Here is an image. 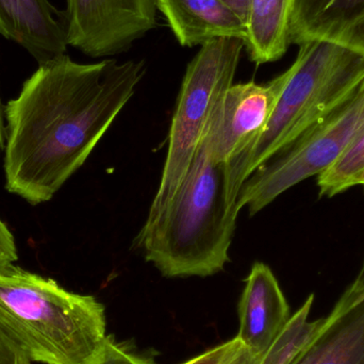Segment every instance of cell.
<instances>
[{
  "label": "cell",
  "mask_w": 364,
  "mask_h": 364,
  "mask_svg": "<svg viewBox=\"0 0 364 364\" xmlns=\"http://www.w3.org/2000/svg\"><path fill=\"white\" fill-rule=\"evenodd\" d=\"M146 73L144 61L83 64L63 55L38 65L4 107L6 190L51 200L85 164Z\"/></svg>",
  "instance_id": "1"
},
{
  "label": "cell",
  "mask_w": 364,
  "mask_h": 364,
  "mask_svg": "<svg viewBox=\"0 0 364 364\" xmlns=\"http://www.w3.org/2000/svg\"><path fill=\"white\" fill-rule=\"evenodd\" d=\"M239 212L227 196L226 164L200 143L176 194L146 218L136 244L164 277H209L229 262Z\"/></svg>",
  "instance_id": "2"
},
{
  "label": "cell",
  "mask_w": 364,
  "mask_h": 364,
  "mask_svg": "<svg viewBox=\"0 0 364 364\" xmlns=\"http://www.w3.org/2000/svg\"><path fill=\"white\" fill-rule=\"evenodd\" d=\"M299 46L267 127L226 164L231 203H237L242 184L254 171L335 112L364 81L363 47L326 38H308Z\"/></svg>",
  "instance_id": "3"
},
{
  "label": "cell",
  "mask_w": 364,
  "mask_h": 364,
  "mask_svg": "<svg viewBox=\"0 0 364 364\" xmlns=\"http://www.w3.org/2000/svg\"><path fill=\"white\" fill-rule=\"evenodd\" d=\"M0 328L43 364H87L108 337L106 310L95 297L14 263L0 271Z\"/></svg>",
  "instance_id": "4"
},
{
  "label": "cell",
  "mask_w": 364,
  "mask_h": 364,
  "mask_svg": "<svg viewBox=\"0 0 364 364\" xmlns=\"http://www.w3.org/2000/svg\"><path fill=\"white\" fill-rule=\"evenodd\" d=\"M245 43L220 38L201 45L182 80L161 181L147 218L159 213L183 181L216 107L233 85Z\"/></svg>",
  "instance_id": "5"
},
{
  "label": "cell",
  "mask_w": 364,
  "mask_h": 364,
  "mask_svg": "<svg viewBox=\"0 0 364 364\" xmlns=\"http://www.w3.org/2000/svg\"><path fill=\"white\" fill-rule=\"evenodd\" d=\"M364 130V81L335 112L259 166L244 181L237 209L255 216L282 193L333 166Z\"/></svg>",
  "instance_id": "6"
},
{
  "label": "cell",
  "mask_w": 364,
  "mask_h": 364,
  "mask_svg": "<svg viewBox=\"0 0 364 364\" xmlns=\"http://www.w3.org/2000/svg\"><path fill=\"white\" fill-rule=\"evenodd\" d=\"M157 10V0H66L68 45L92 58L119 55L155 29Z\"/></svg>",
  "instance_id": "7"
},
{
  "label": "cell",
  "mask_w": 364,
  "mask_h": 364,
  "mask_svg": "<svg viewBox=\"0 0 364 364\" xmlns=\"http://www.w3.org/2000/svg\"><path fill=\"white\" fill-rule=\"evenodd\" d=\"M286 72L267 83H233L214 110L201 142L212 159L229 162L243 154L267 127L286 83Z\"/></svg>",
  "instance_id": "8"
},
{
  "label": "cell",
  "mask_w": 364,
  "mask_h": 364,
  "mask_svg": "<svg viewBox=\"0 0 364 364\" xmlns=\"http://www.w3.org/2000/svg\"><path fill=\"white\" fill-rule=\"evenodd\" d=\"M237 338L257 357H262L290 320V307L269 265L255 262L239 301Z\"/></svg>",
  "instance_id": "9"
},
{
  "label": "cell",
  "mask_w": 364,
  "mask_h": 364,
  "mask_svg": "<svg viewBox=\"0 0 364 364\" xmlns=\"http://www.w3.org/2000/svg\"><path fill=\"white\" fill-rule=\"evenodd\" d=\"M293 364H364V286L350 284Z\"/></svg>",
  "instance_id": "10"
},
{
  "label": "cell",
  "mask_w": 364,
  "mask_h": 364,
  "mask_svg": "<svg viewBox=\"0 0 364 364\" xmlns=\"http://www.w3.org/2000/svg\"><path fill=\"white\" fill-rule=\"evenodd\" d=\"M0 36L21 45L38 65L68 50L63 13L49 0H0Z\"/></svg>",
  "instance_id": "11"
},
{
  "label": "cell",
  "mask_w": 364,
  "mask_h": 364,
  "mask_svg": "<svg viewBox=\"0 0 364 364\" xmlns=\"http://www.w3.org/2000/svg\"><path fill=\"white\" fill-rule=\"evenodd\" d=\"M157 8L181 46L220 38L245 41V23L222 0H157Z\"/></svg>",
  "instance_id": "12"
},
{
  "label": "cell",
  "mask_w": 364,
  "mask_h": 364,
  "mask_svg": "<svg viewBox=\"0 0 364 364\" xmlns=\"http://www.w3.org/2000/svg\"><path fill=\"white\" fill-rule=\"evenodd\" d=\"M312 38L364 48V0H294L290 42L299 45Z\"/></svg>",
  "instance_id": "13"
},
{
  "label": "cell",
  "mask_w": 364,
  "mask_h": 364,
  "mask_svg": "<svg viewBox=\"0 0 364 364\" xmlns=\"http://www.w3.org/2000/svg\"><path fill=\"white\" fill-rule=\"evenodd\" d=\"M294 0H250L245 47L256 65L284 57L290 45Z\"/></svg>",
  "instance_id": "14"
},
{
  "label": "cell",
  "mask_w": 364,
  "mask_h": 364,
  "mask_svg": "<svg viewBox=\"0 0 364 364\" xmlns=\"http://www.w3.org/2000/svg\"><path fill=\"white\" fill-rule=\"evenodd\" d=\"M314 295L310 294L291 316L282 333L260 358L259 364H293L318 333L323 318L310 321Z\"/></svg>",
  "instance_id": "15"
},
{
  "label": "cell",
  "mask_w": 364,
  "mask_h": 364,
  "mask_svg": "<svg viewBox=\"0 0 364 364\" xmlns=\"http://www.w3.org/2000/svg\"><path fill=\"white\" fill-rule=\"evenodd\" d=\"M364 171V130L348 151L318 177L321 196H335L350 188V184Z\"/></svg>",
  "instance_id": "16"
},
{
  "label": "cell",
  "mask_w": 364,
  "mask_h": 364,
  "mask_svg": "<svg viewBox=\"0 0 364 364\" xmlns=\"http://www.w3.org/2000/svg\"><path fill=\"white\" fill-rule=\"evenodd\" d=\"M87 364H156L108 336L100 352Z\"/></svg>",
  "instance_id": "17"
},
{
  "label": "cell",
  "mask_w": 364,
  "mask_h": 364,
  "mask_svg": "<svg viewBox=\"0 0 364 364\" xmlns=\"http://www.w3.org/2000/svg\"><path fill=\"white\" fill-rule=\"evenodd\" d=\"M18 260L16 241L8 224L0 218V271Z\"/></svg>",
  "instance_id": "18"
},
{
  "label": "cell",
  "mask_w": 364,
  "mask_h": 364,
  "mask_svg": "<svg viewBox=\"0 0 364 364\" xmlns=\"http://www.w3.org/2000/svg\"><path fill=\"white\" fill-rule=\"evenodd\" d=\"M0 364H32L26 353L0 328Z\"/></svg>",
  "instance_id": "19"
},
{
  "label": "cell",
  "mask_w": 364,
  "mask_h": 364,
  "mask_svg": "<svg viewBox=\"0 0 364 364\" xmlns=\"http://www.w3.org/2000/svg\"><path fill=\"white\" fill-rule=\"evenodd\" d=\"M237 342L239 339L235 337V339L220 344L182 364H222L227 355L237 346Z\"/></svg>",
  "instance_id": "20"
},
{
  "label": "cell",
  "mask_w": 364,
  "mask_h": 364,
  "mask_svg": "<svg viewBox=\"0 0 364 364\" xmlns=\"http://www.w3.org/2000/svg\"><path fill=\"white\" fill-rule=\"evenodd\" d=\"M260 358L261 357L252 355L239 340L237 346L227 355L222 364H259Z\"/></svg>",
  "instance_id": "21"
},
{
  "label": "cell",
  "mask_w": 364,
  "mask_h": 364,
  "mask_svg": "<svg viewBox=\"0 0 364 364\" xmlns=\"http://www.w3.org/2000/svg\"><path fill=\"white\" fill-rule=\"evenodd\" d=\"M222 1L226 4L246 25L250 0H222Z\"/></svg>",
  "instance_id": "22"
},
{
  "label": "cell",
  "mask_w": 364,
  "mask_h": 364,
  "mask_svg": "<svg viewBox=\"0 0 364 364\" xmlns=\"http://www.w3.org/2000/svg\"><path fill=\"white\" fill-rule=\"evenodd\" d=\"M4 151V107L0 100V157Z\"/></svg>",
  "instance_id": "23"
},
{
  "label": "cell",
  "mask_w": 364,
  "mask_h": 364,
  "mask_svg": "<svg viewBox=\"0 0 364 364\" xmlns=\"http://www.w3.org/2000/svg\"><path fill=\"white\" fill-rule=\"evenodd\" d=\"M355 284H360V286H364V258L363 261V264H361L360 271H359L358 275H357L356 279L354 280Z\"/></svg>",
  "instance_id": "24"
},
{
  "label": "cell",
  "mask_w": 364,
  "mask_h": 364,
  "mask_svg": "<svg viewBox=\"0 0 364 364\" xmlns=\"http://www.w3.org/2000/svg\"><path fill=\"white\" fill-rule=\"evenodd\" d=\"M356 186H361L364 188V171L359 176H357L356 178L353 181L352 184H350V188Z\"/></svg>",
  "instance_id": "25"
}]
</instances>
